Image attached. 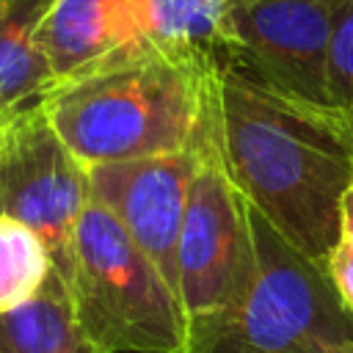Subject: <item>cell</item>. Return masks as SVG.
I'll return each instance as SVG.
<instances>
[{"label": "cell", "mask_w": 353, "mask_h": 353, "mask_svg": "<svg viewBox=\"0 0 353 353\" xmlns=\"http://www.w3.org/2000/svg\"><path fill=\"white\" fill-rule=\"evenodd\" d=\"M0 130H3V121H0Z\"/></svg>", "instance_id": "18"}, {"label": "cell", "mask_w": 353, "mask_h": 353, "mask_svg": "<svg viewBox=\"0 0 353 353\" xmlns=\"http://www.w3.org/2000/svg\"><path fill=\"white\" fill-rule=\"evenodd\" d=\"M221 72L138 44L55 83L41 108L85 168L176 154L221 130Z\"/></svg>", "instance_id": "2"}, {"label": "cell", "mask_w": 353, "mask_h": 353, "mask_svg": "<svg viewBox=\"0 0 353 353\" xmlns=\"http://www.w3.org/2000/svg\"><path fill=\"white\" fill-rule=\"evenodd\" d=\"M88 201V168L61 141L41 102L3 121L0 215L30 226L44 240L61 279L69 273L74 226Z\"/></svg>", "instance_id": "6"}, {"label": "cell", "mask_w": 353, "mask_h": 353, "mask_svg": "<svg viewBox=\"0 0 353 353\" xmlns=\"http://www.w3.org/2000/svg\"><path fill=\"white\" fill-rule=\"evenodd\" d=\"M143 0H55L39 41L55 83L143 44Z\"/></svg>", "instance_id": "9"}, {"label": "cell", "mask_w": 353, "mask_h": 353, "mask_svg": "<svg viewBox=\"0 0 353 353\" xmlns=\"http://www.w3.org/2000/svg\"><path fill=\"white\" fill-rule=\"evenodd\" d=\"M52 270L44 240L30 226L0 215V317L33 301Z\"/></svg>", "instance_id": "13"}, {"label": "cell", "mask_w": 353, "mask_h": 353, "mask_svg": "<svg viewBox=\"0 0 353 353\" xmlns=\"http://www.w3.org/2000/svg\"><path fill=\"white\" fill-rule=\"evenodd\" d=\"M221 146L232 182L303 256L323 265L342 237L353 127L328 105L221 72Z\"/></svg>", "instance_id": "1"}, {"label": "cell", "mask_w": 353, "mask_h": 353, "mask_svg": "<svg viewBox=\"0 0 353 353\" xmlns=\"http://www.w3.org/2000/svg\"><path fill=\"white\" fill-rule=\"evenodd\" d=\"M74 317L99 353H182L188 320L157 265L94 199L85 204L63 279Z\"/></svg>", "instance_id": "4"}, {"label": "cell", "mask_w": 353, "mask_h": 353, "mask_svg": "<svg viewBox=\"0 0 353 353\" xmlns=\"http://www.w3.org/2000/svg\"><path fill=\"white\" fill-rule=\"evenodd\" d=\"M342 237H347L353 243V185L347 188V193L342 199Z\"/></svg>", "instance_id": "16"}, {"label": "cell", "mask_w": 353, "mask_h": 353, "mask_svg": "<svg viewBox=\"0 0 353 353\" xmlns=\"http://www.w3.org/2000/svg\"><path fill=\"white\" fill-rule=\"evenodd\" d=\"M229 6L232 0H143V44L226 69Z\"/></svg>", "instance_id": "11"}, {"label": "cell", "mask_w": 353, "mask_h": 353, "mask_svg": "<svg viewBox=\"0 0 353 353\" xmlns=\"http://www.w3.org/2000/svg\"><path fill=\"white\" fill-rule=\"evenodd\" d=\"M345 0H232L229 69L328 105V50Z\"/></svg>", "instance_id": "7"}, {"label": "cell", "mask_w": 353, "mask_h": 353, "mask_svg": "<svg viewBox=\"0 0 353 353\" xmlns=\"http://www.w3.org/2000/svg\"><path fill=\"white\" fill-rule=\"evenodd\" d=\"M0 353H99L83 334L66 284L52 270L41 292L0 317Z\"/></svg>", "instance_id": "12"}, {"label": "cell", "mask_w": 353, "mask_h": 353, "mask_svg": "<svg viewBox=\"0 0 353 353\" xmlns=\"http://www.w3.org/2000/svg\"><path fill=\"white\" fill-rule=\"evenodd\" d=\"M325 273H328V279H331L339 301L353 314V243L347 237H339V243L328 254Z\"/></svg>", "instance_id": "15"}, {"label": "cell", "mask_w": 353, "mask_h": 353, "mask_svg": "<svg viewBox=\"0 0 353 353\" xmlns=\"http://www.w3.org/2000/svg\"><path fill=\"white\" fill-rule=\"evenodd\" d=\"M328 99L353 127V0H345L328 50Z\"/></svg>", "instance_id": "14"}, {"label": "cell", "mask_w": 353, "mask_h": 353, "mask_svg": "<svg viewBox=\"0 0 353 353\" xmlns=\"http://www.w3.org/2000/svg\"><path fill=\"white\" fill-rule=\"evenodd\" d=\"M196 165L199 146L176 154L88 165L91 199L124 226L174 292L179 287L176 245Z\"/></svg>", "instance_id": "8"}, {"label": "cell", "mask_w": 353, "mask_h": 353, "mask_svg": "<svg viewBox=\"0 0 353 353\" xmlns=\"http://www.w3.org/2000/svg\"><path fill=\"white\" fill-rule=\"evenodd\" d=\"M179 303L188 325L232 312L248 292L256 270L248 199L229 176L221 130L199 143L179 245Z\"/></svg>", "instance_id": "5"}, {"label": "cell", "mask_w": 353, "mask_h": 353, "mask_svg": "<svg viewBox=\"0 0 353 353\" xmlns=\"http://www.w3.org/2000/svg\"><path fill=\"white\" fill-rule=\"evenodd\" d=\"M55 0H0V121L39 105L55 85L39 41Z\"/></svg>", "instance_id": "10"}, {"label": "cell", "mask_w": 353, "mask_h": 353, "mask_svg": "<svg viewBox=\"0 0 353 353\" xmlns=\"http://www.w3.org/2000/svg\"><path fill=\"white\" fill-rule=\"evenodd\" d=\"M256 270L226 314L190 323L182 353H328L353 342V314L323 265L290 245L248 204Z\"/></svg>", "instance_id": "3"}, {"label": "cell", "mask_w": 353, "mask_h": 353, "mask_svg": "<svg viewBox=\"0 0 353 353\" xmlns=\"http://www.w3.org/2000/svg\"><path fill=\"white\" fill-rule=\"evenodd\" d=\"M328 353H353V342H342V345H336V347H331Z\"/></svg>", "instance_id": "17"}]
</instances>
